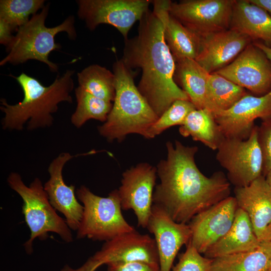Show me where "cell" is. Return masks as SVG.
<instances>
[{"label": "cell", "instance_id": "cell-4", "mask_svg": "<svg viewBox=\"0 0 271 271\" xmlns=\"http://www.w3.org/2000/svg\"><path fill=\"white\" fill-rule=\"evenodd\" d=\"M115 95L105 122L98 126L108 142H122L130 133L146 138L147 131L159 117L134 83V72L122 60L113 65Z\"/></svg>", "mask_w": 271, "mask_h": 271}, {"label": "cell", "instance_id": "cell-16", "mask_svg": "<svg viewBox=\"0 0 271 271\" xmlns=\"http://www.w3.org/2000/svg\"><path fill=\"white\" fill-rule=\"evenodd\" d=\"M86 154L73 155L63 152L52 160L48 171V180L44 188L49 201L56 210L63 214L71 230H77L83 213V206L79 202L75 193V186H68L64 182L63 169L65 165L73 158Z\"/></svg>", "mask_w": 271, "mask_h": 271}, {"label": "cell", "instance_id": "cell-11", "mask_svg": "<svg viewBox=\"0 0 271 271\" xmlns=\"http://www.w3.org/2000/svg\"><path fill=\"white\" fill-rule=\"evenodd\" d=\"M157 167L141 163L122 175L118 192L122 209L132 210L138 226L146 228L153 205V197L157 176Z\"/></svg>", "mask_w": 271, "mask_h": 271}, {"label": "cell", "instance_id": "cell-38", "mask_svg": "<svg viewBox=\"0 0 271 271\" xmlns=\"http://www.w3.org/2000/svg\"><path fill=\"white\" fill-rule=\"evenodd\" d=\"M268 241H271V223L265 229L261 240V242Z\"/></svg>", "mask_w": 271, "mask_h": 271}, {"label": "cell", "instance_id": "cell-23", "mask_svg": "<svg viewBox=\"0 0 271 271\" xmlns=\"http://www.w3.org/2000/svg\"><path fill=\"white\" fill-rule=\"evenodd\" d=\"M175 63L174 80L180 84L196 109L210 110L208 96L209 73L194 59H183Z\"/></svg>", "mask_w": 271, "mask_h": 271}, {"label": "cell", "instance_id": "cell-20", "mask_svg": "<svg viewBox=\"0 0 271 271\" xmlns=\"http://www.w3.org/2000/svg\"><path fill=\"white\" fill-rule=\"evenodd\" d=\"M171 2L152 1L153 10L159 13L164 24L165 42L175 62L183 59L195 60L200 49V36L170 15L169 7Z\"/></svg>", "mask_w": 271, "mask_h": 271}, {"label": "cell", "instance_id": "cell-24", "mask_svg": "<svg viewBox=\"0 0 271 271\" xmlns=\"http://www.w3.org/2000/svg\"><path fill=\"white\" fill-rule=\"evenodd\" d=\"M179 131L182 136L191 137L212 150H217L225 138L213 113L207 108L191 111L180 125Z\"/></svg>", "mask_w": 271, "mask_h": 271}, {"label": "cell", "instance_id": "cell-30", "mask_svg": "<svg viewBox=\"0 0 271 271\" xmlns=\"http://www.w3.org/2000/svg\"><path fill=\"white\" fill-rule=\"evenodd\" d=\"M196 109L195 105L190 100L175 101L151 126L145 138L153 139L170 127L181 125L187 115Z\"/></svg>", "mask_w": 271, "mask_h": 271}, {"label": "cell", "instance_id": "cell-15", "mask_svg": "<svg viewBox=\"0 0 271 271\" xmlns=\"http://www.w3.org/2000/svg\"><path fill=\"white\" fill-rule=\"evenodd\" d=\"M146 228L155 237L160 271H171L179 250L190 242L189 224L175 221L163 208L153 204Z\"/></svg>", "mask_w": 271, "mask_h": 271}, {"label": "cell", "instance_id": "cell-29", "mask_svg": "<svg viewBox=\"0 0 271 271\" xmlns=\"http://www.w3.org/2000/svg\"><path fill=\"white\" fill-rule=\"evenodd\" d=\"M44 0H1L0 20L17 31L45 6Z\"/></svg>", "mask_w": 271, "mask_h": 271}, {"label": "cell", "instance_id": "cell-33", "mask_svg": "<svg viewBox=\"0 0 271 271\" xmlns=\"http://www.w3.org/2000/svg\"><path fill=\"white\" fill-rule=\"evenodd\" d=\"M106 265L107 271H160L159 265L142 261L111 262Z\"/></svg>", "mask_w": 271, "mask_h": 271}, {"label": "cell", "instance_id": "cell-36", "mask_svg": "<svg viewBox=\"0 0 271 271\" xmlns=\"http://www.w3.org/2000/svg\"><path fill=\"white\" fill-rule=\"evenodd\" d=\"M251 3L264 9L271 15V0H249Z\"/></svg>", "mask_w": 271, "mask_h": 271}, {"label": "cell", "instance_id": "cell-25", "mask_svg": "<svg viewBox=\"0 0 271 271\" xmlns=\"http://www.w3.org/2000/svg\"><path fill=\"white\" fill-rule=\"evenodd\" d=\"M211 271H271V258L261 241L253 250L212 259Z\"/></svg>", "mask_w": 271, "mask_h": 271}, {"label": "cell", "instance_id": "cell-7", "mask_svg": "<svg viewBox=\"0 0 271 271\" xmlns=\"http://www.w3.org/2000/svg\"><path fill=\"white\" fill-rule=\"evenodd\" d=\"M77 199L83 204V213L77 230V238L108 241L134 228L124 218L117 189L101 197L82 185L77 189Z\"/></svg>", "mask_w": 271, "mask_h": 271}, {"label": "cell", "instance_id": "cell-21", "mask_svg": "<svg viewBox=\"0 0 271 271\" xmlns=\"http://www.w3.org/2000/svg\"><path fill=\"white\" fill-rule=\"evenodd\" d=\"M230 29L271 47V15L249 0L234 1Z\"/></svg>", "mask_w": 271, "mask_h": 271}, {"label": "cell", "instance_id": "cell-5", "mask_svg": "<svg viewBox=\"0 0 271 271\" xmlns=\"http://www.w3.org/2000/svg\"><path fill=\"white\" fill-rule=\"evenodd\" d=\"M50 4L39 13L31 16L29 21L20 27L12 41L6 47L8 54L0 62V66L7 64L18 65L29 60H35L46 64L50 71H58V66L49 60L51 52L61 48L55 41V36L66 32L71 40L77 36L75 18L69 16L60 24L53 27L45 26Z\"/></svg>", "mask_w": 271, "mask_h": 271}, {"label": "cell", "instance_id": "cell-13", "mask_svg": "<svg viewBox=\"0 0 271 271\" xmlns=\"http://www.w3.org/2000/svg\"><path fill=\"white\" fill-rule=\"evenodd\" d=\"M238 208L235 197L229 196L196 215L188 223L189 243L204 254L230 229Z\"/></svg>", "mask_w": 271, "mask_h": 271}, {"label": "cell", "instance_id": "cell-26", "mask_svg": "<svg viewBox=\"0 0 271 271\" xmlns=\"http://www.w3.org/2000/svg\"><path fill=\"white\" fill-rule=\"evenodd\" d=\"M78 86L101 99L114 101L115 90L114 75L98 64L89 65L77 74Z\"/></svg>", "mask_w": 271, "mask_h": 271}, {"label": "cell", "instance_id": "cell-2", "mask_svg": "<svg viewBox=\"0 0 271 271\" xmlns=\"http://www.w3.org/2000/svg\"><path fill=\"white\" fill-rule=\"evenodd\" d=\"M121 59L129 68L141 69L138 89L159 117L175 101L189 100L174 80L176 63L165 40L162 20L154 10L143 15L137 35L124 40Z\"/></svg>", "mask_w": 271, "mask_h": 271}, {"label": "cell", "instance_id": "cell-31", "mask_svg": "<svg viewBox=\"0 0 271 271\" xmlns=\"http://www.w3.org/2000/svg\"><path fill=\"white\" fill-rule=\"evenodd\" d=\"M212 259L202 256L189 242L172 271H211Z\"/></svg>", "mask_w": 271, "mask_h": 271}, {"label": "cell", "instance_id": "cell-35", "mask_svg": "<svg viewBox=\"0 0 271 271\" xmlns=\"http://www.w3.org/2000/svg\"><path fill=\"white\" fill-rule=\"evenodd\" d=\"M13 31L6 23L0 20V43L8 47L13 40Z\"/></svg>", "mask_w": 271, "mask_h": 271}, {"label": "cell", "instance_id": "cell-17", "mask_svg": "<svg viewBox=\"0 0 271 271\" xmlns=\"http://www.w3.org/2000/svg\"><path fill=\"white\" fill-rule=\"evenodd\" d=\"M92 257L107 264L111 262L142 261L159 265L154 238L136 229L105 241Z\"/></svg>", "mask_w": 271, "mask_h": 271}, {"label": "cell", "instance_id": "cell-10", "mask_svg": "<svg viewBox=\"0 0 271 271\" xmlns=\"http://www.w3.org/2000/svg\"><path fill=\"white\" fill-rule=\"evenodd\" d=\"M235 0L171 2L169 13L199 36L230 29Z\"/></svg>", "mask_w": 271, "mask_h": 271}, {"label": "cell", "instance_id": "cell-34", "mask_svg": "<svg viewBox=\"0 0 271 271\" xmlns=\"http://www.w3.org/2000/svg\"><path fill=\"white\" fill-rule=\"evenodd\" d=\"M102 265H103L102 262L94 259L92 256L79 268L74 269L67 264L61 271H95Z\"/></svg>", "mask_w": 271, "mask_h": 271}, {"label": "cell", "instance_id": "cell-1", "mask_svg": "<svg viewBox=\"0 0 271 271\" xmlns=\"http://www.w3.org/2000/svg\"><path fill=\"white\" fill-rule=\"evenodd\" d=\"M167 156L157 166L160 183L154 191L153 204L176 222L188 224L197 214L230 196V185L220 171L208 177L195 161L197 146L180 141L166 143Z\"/></svg>", "mask_w": 271, "mask_h": 271}, {"label": "cell", "instance_id": "cell-3", "mask_svg": "<svg viewBox=\"0 0 271 271\" xmlns=\"http://www.w3.org/2000/svg\"><path fill=\"white\" fill-rule=\"evenodd\" d=\"M74 70H67L58 76L50 85H43L36 78L22 72L15 77L24 93L22 101L8 103L0 100V109L4 113L1 124L3 129L22 130L25 124L29 130L50 127L53 123V114L57 111L62 102L72 103L71 93L74 89Z\"/></svg>", "mask_w": 271, "mask_h": 271}, {"label": "cell", "instance_id": "cell-14", "mask_svg": "<svg viewBox=\"0 0 271 271\" xmlns=\"http://www.w3.org/2000/svg\"><path fill=\"white\" fill-rule=\"evenodd\" d=\"M213 114L225 138L246 140L255 119H271V91L262 96L247 93L230 109Z\"/></svg>", "mask_w": 271, "mask_h": 271}, {"label": "cell", "instance_id": "cell-37", "mask_svg": "<svg viewBox=\"0 0 271 271\" xmlns=\"http://www.w3.org/2000/svg\"><path fill=\"white\" fill-rule=\"evenodd\" d=\"M253 43L263 52L271 61V47H269L259 42H253Z\"/></svg>", "mask_w": 271, "mask_h": 271}, {"label": "cell", "instance_id": "cell-32", "mask_svg": "<svg viewBox=\"0 0 271 271\" xmlns=\"http://www.w3.org/2000/svg\"><path fill=\"white\" fill-rule=\"evenodd\" d=\"M257 132L263 158L262 175L265 177L271 170V119L262 121Z\"/></svg>", "mask_w": 271, "mask_h": 271}, {"label": "cell", "instance_id": "cell-19", "mask_svg": "<svg viewBox=\"0 0 271 271\" xmlns=\"http://www.w3.org/2000/svg\"><path fill=\"white\" fill-rule=\"evenodd\" d=\"M234 192L238 207L247 214L261 241L271 223V188L261 175L248 186L235 187Z\"/></svg>", "mask_w": 271, "mask_h": 271}, {"label": "cell", "instance_id": "cell-22", "mask_svg": "<svg viewBox=\"0 0 271 271\" xmlns=\"http://www.w3.org/2000/svg\"><path fill=\"white\" fill-rule=\"evenodd\" d=\"M260 243L247 214L238 207L230 229L204 254L207 258L214 259L251 251L258 248Z\"/></svg>", "mask_w": 271, "mask_h": 271}, {"label": "cell", "instance_id": "cell-8", "mask_svg": "<svg viewBox=\"0 0 271 271\" xmlns=\"http://www.w3.org/2000/svg\"><path fill=\"white\" fill-rule=\"evenodd\" d=\"M257 130L255 125L246 140L225 138L217 150L216 160L235 187L248 186L262 175L263 158Z\"/></svg>", "mask_w": 271, "mask_h": 271}, {"label": "cell", "instance_id": "cell-28", "mask_svg": "<svg viewBox=\"0 0 271 271\" xmlns=\"http://www.w3.org/2000/svg\"><path fill=\"white\" fill-rule=\"evenodd\" d=\"M77 105L71 116V122L76 128L82 126L90 119L106 121L113 103L92 95L78 86L75 89Z\"/></svg>", "mask_w": 271, "mask_h": 271}, {"label": "cell", "instance_id": "cell-9", "mask_svg": "<svg viewBox=\"0 0 271 271\" xmlns=\"http://www.w3.org/2000/svg\"><path fill=\"white\" fill-rule=\"evenodd\" d=\"M77 15L90 31L100 24L115 28L127 39L130 29L149 9L151 0H78Z\"/></svg>", "mask_w": 271, "mask_h": 271}, {"label": "cell", "instance_id": "cell-12", "mask_svg": "<svg viewBox=\"0 0 271 271\" xmlns=\"http://www.w3.org/2000/svg\"><path fill=\"white\" fill-rule=\"evenodd\" d=\"M214 73L256 96L264 95L271 91V61L253 42L232 62Z\"/></svg>", "mask_w": 271, "mask_h": 271}, {"label": "cell", "instance_id": "cell-39", "mask_svg": "<svg viewBox=\"0 0 271 271\" xmlns=\"http://www.w3.org/2000/svg\"><path fill=\"white\" fill-rule=\"evenodd\" d=\"M267 183L271 188V170L268 172L266 175L264 177Z\"/></svg>", "mask_w": 271, "mask_h": 271}, {"label": "cell", "instance_id": "cell-27", "mask_svg": "<svg viewBox=\"0 0 271 271\" xmlns=\"http://www.w3.org/2000/svg\"><path fill=\"white\" fill-rule=\"evenodd\" d=\"M247 93L245 88L219 74L208 76V96L213 113L230 109Z\"/></svg>", "mask_w": 271, "mask_h": 271}, {"label": "cell", "instance_id": "cell-40", "mask_svg": "<svg viewBox=\"0 0 271 271\" xmlns=\"http://www.w3.org/2000/svg\"><path fill=\"white\" fill-rule=\"evenodd\" d=\"M262 242H263L265 246L266 247L271 258V241Z\"/></svg>", "mask_w": 271, "mask_h": 271}, {"label": "cell", "instance_id": "cell-6", "mask_svg": "<svg viewBox=\"0 0 271 271\" xmlns=\"http://www.w3.org/2000/svg\"><path fill=\"white\" fill-rule=\"evenodd\" d=\"M7 182L23 200L22 213L30 231V238L24 244L27 253L32 252L35 239L45 240L49 232L56 233L66 242L73 241L70 228L51 204L39 178H36L27 186L19 173L11 172Z\"/></svg>", "mask_w": 271, "mask_h": 271}, {"label": "cell", "instance_id": "cell-18", "mask_svg": "<svg viewBox=\"0 0 271 271\" xmlns=\"http://www.w3.org/2000/svg\"><path fill=\"white\" fill-rule=\"evenodd\" d=\"M198 55L195 60L208 73H214L232 62L251 40L229 29L200 36Z\"/></svg>", "mask_w": 271, "mask_h": 271}]
</instances>
